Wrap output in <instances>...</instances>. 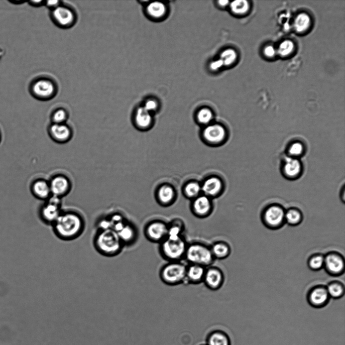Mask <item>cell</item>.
Returning <instances> with one entry per match:
<instances>
[{"mask_svg":"<svg viewBox=\"0 0 345 345\" xmlns=\"http://www.w3.org/2000/svg\"><path fill=\"white\" fill-rule=\"evenodd\" d=\"M224 66L223 62L220 59L212 62L210 64V68L213 71H217Z\"/></svg>","mask_w":345,"mask_h":345,"instance_id":"43","label":"cell"},{"mask_svg":"<svg viewBox=\"0 0 345 345\" xmlns=\"http://www.w3.org/2000/svg\"><path fill=\"white\" fill-rule=\"evenodd\" d=\"M295 49V44L291 40H285L279 45L277 52L282 57H286L292 54Z\"/></svg>","mask_w":345,"mask_h":345,"instance_id":"38","label":"cell"},{"mask_svg":"<svg viewBox=\"0 0 345 345\" xmlns=\"http://www.w3.org/2000/svg\"><path fill=\"white\" fill-rule=\"evenodd\" d=\"M218 3V5L222 8H225L230 4V2L227 0H222V1H219Z\"/></svg>","mask_w":345,"mask_h":345,"instance_id":"44","label":"cell"},{"mask_svg":"<svg viewBox=\"0 0 345 345\" xmlns=\"http://www.w3.org/2000/svg\"><path fill=\"white\" fill-rule=\"evenodd\" d=\"M237 58L236 51L233 49L229 48L222 52L220 59L223 62L224 66H229L234 63Z\"/></svg>","mask_w":345,"mask_h":345,"instance_id":"35","label":"cell"},{"mask_svg":"<svg viewBox=\"0 0 345 345\" xmlns=\"http://www.w3.org/2000/svg\"><path fill=\"white\" fill-rule=\"evenodd\" d=\"M59 239L71 241L79 238L86 229V221L79 213L72 211L62 212L51 226Z\"/></svg>","mask_w":345,"mask_h":345,"instance_id":"1","label":"cell"},{"mask_svg":"<svg viewBox=\"0 0 345 345\" xmlns=\"http://www.w3.org/2000/svg\"><path fill=\"white\" fill-rule=\"evenodd\" d=\"M312 19L310 16L305 13L298 14L294 21V27L296 32L303 33L307 31L311 25Z\"/></svg>","mask_w":345,"mask_h":345,"instance_id":"27","label":"cell"},{"mask_svg":"<svg viewBox=\"0 0 345 345\" xmlns=\"http://www.w3.org/2000/svg\"><path fill=\"white\" fill-rule=\"evenodd\" d=\"M324 266L331 274L340 275L345 268L344 259L341 255L337 253H330L325 257Z\"/></svg>","mask_w":345,"mask_h":345,"instance_id":"17","label":"cell"},{"mask_svg":"<svg viewBox=\"0 0 345 345\" xmlns=\"http://www.w3.org/2000/svg\"><path fill=\"white\" fill-rule=\"evenodd\" d=\"M33 195L38 199L47 200L51 196L49 181L44 179H38L34 181L31 186Z\"/></svg>","mask_w":345,"mask_h":345,"instance_id":"23","label":"cell"},{"mask_svg":"<svg viewBox=\"0 0 345 345\" xmlns=\"http://www.w3.org/2000/svg\"><path fill=\"white\" fill-rule=\"evenodd\" d=\"M148 14L152 17L160 18L164 16L166 8L164 3L161 2H153L149 4L147 8Z\"/></svg>","mask_w":345,"mask_h":345,"instance_id":"29","label":"cell"},{"mask_svg":"<svg viewBox=\"0 0 345 345\" xmlns=\"http://www.w3.org/2000/svg\"><path fill=\"white\" fill-rule=\"evenodd\" d=\"M282 169L286 178L294 180L301 176L303 166L299 159L288 157L285 159Z\"/></svg>","mask_w":345,"mask_h":345,"instance_id":"18","label":"cell"},{"mask_svg":"<svg viewBox=\"0 0 345 345\" xmlns=\"http://www.w3.org/2000/svg\"><path fill=\"white\" fill-rule=\"evenodd\" d=\"M93 245L100 254L108 257L118 255L124 247L117 233L112 229L97 230Z\"/></svg>","mask_w":345,"mask_h":345,"instance_id":"2","label":"cell"},{"mask_svg":"<svg viewBox=\"0 0 345 345\" xmlns=\"http://www.w3.org/2000/svg\"><path fill=\"white\" fill-rule=\"evenodd\" d=\"M308 265L310 269L319 270L325 265V257L322 255H316L310 258Z\"/></svg>","mask_w":345,"mask_h":345,"instance_id":"39","label":"cell"},{"mask_svg":"<svg viewBox=\"0 0 345 345\" xmlns=\"http://www.w3.org/2000/svg\"><path fill=\"white\" fill-rule=\"evenodd\" d=\"M196 118L200 124L205 126L213 123L214 115L210 109L203 108L198 111Z\"/></svg>","mask_w":345,"mask_h":345,"instance_id":"30","label":"cell"},{"mask_svg":"<svg viewBox=\"0 0 345 345\" xmlns=\"http://www.w3.org/2000/svg\"><path fill=\"white\" fill-rule=\"evenodd\" d=\"M184 260L188 264L199 265L206 268L212 266L216 260L211 247L201 242L188 244Z\"/></svg>","mask_w":345,"mask_h":345,"instance_id":"4","label":"cell"},{"mask_svg":"<svg viewBox=\"0 0 345 345\" xmlns=\"http://www.w3.org/2000/svg\"><path fill=\"white\" fill-rule=\"evenodd\" d=\"M48 133L54 142L60 144H66L70 142L74 135L72 128L67 123L62 124L51 123L48 127Z\"/></svg>","mask_w":345,"mask_h":345,"instance_id":"12","label":"cell"},{"mask_svg":"<svg viewBox=\"0 0 345 345\" xmlns=\"http://www.w3.org/2000/svg\"><path fill=\"white\" fill-rule=\"evenodd\" d=\"M202 192L204 195L210 197H217L224 189V184L219 177L213 176L207 178L201 185Z\"/></svg>","mask_w":345,"mask_h":345,"instance_id":"16","label":"cell"},{"mask_svg":"<svg viewBox=\"0 0 345 345\" xmlns=\"http://www.w3.org/2000/svg\"><path fill=\"white\" fill-rule=\"evenodd\" d=\"M231 11L235 14L242 15L249 11L250 5L245 0H236L230 4Z\"/></svg>","mask_w":345,"mask_h":345,"instance_id":"31","label":"cell"},{"mask_svg":"<svg viewBox=\"0 0 345 345\" xmlns=\"http://www.w3.org/2000/svg\"><path fill=\"white\" fill-rule=\"evenodd\" d=\"M308 297L310 305L316 308H321L328 303L330 296L327 288L319 287L310 291Z\"/></svg>","mask_w":345,"mask_h":345,"instance_id":"22","label":"cell"},{"mask_svg":"<svg viewBox=\"0 0 345 345\" xmlns=\"http://www.w3.org/2000/svg\"><path fill=\"white\" fill-rule=\"evenodd\" d=\"M63 4L62 2L59 0H55V1H45V6L51 11L55 10L60 5Z\"/></svg>","mask_w":345,"mask_h":345,"instance_id":"41","label":"cell"},{"mask_svg":"<svg viewBox=\"0 0 345 345\" xmlns=\"http://www.w3.org/2000/svg\"><path fill=\"white\" fill-rule=\"evenodd\" d=\"M144 233L151 242L159 244L167 236L168 223L158 220L150 221L145 226Z\"/></svg>","mask_w":345,"mask_h":345,"instance_id":"9","label":"cell"},{"mask_svg":"<svg viewBox=\"0 0 345 345\" xmlns=\"http://www.w3.org/2000/svg\"><path fill=\"white\" fill-rule=\"evenodd\" d=\"M206 268L199 265L188 264L187 267L186 284L198 285L203 282Z\"/></svg>","mask_w":345,"mask_h":345,"instance_id":"21","label":"cell"},{"mask_svg":"<svg viewBox=\"0 0 345 345\" xmlns=\"http://www.w3.org/2000/svg\"><path fill=\"white\" fill-rule=\"evenodd\" d=\"M143 107L148 112L152 114L155 112L158 108V104L157 102L155 100L150 99L147 100L143 106Z\"/></svg>","mask_w":345,"mask_h":345,"instance_id":"40","label":"cell"},{"mask_svg":"<svg viewBox=\"0 0 345 345\" xmlns=\"http://www.w3.org/2000/svg\"><path fill=\"white\" fill-rule=\"evenodd\" d=\"M201 192V185L197 182H189L184 188V192L187 197L193 199L200 196V193Z\"/></svg>","mask_w":345,"mask_h":345,"instance_id":"32","label":"cell"},{"mask_svg":"<svg viewBox=\"0 0 345 345\" xmlns=\"http://www.w3.org/2000/svg\"><path fill=\"white\" fill-rule=\"evenodd\" d=\"M49 182L52 195L61 199L70 193L72 188L70 179L63 175L53 176Z\"/></svg>","mask_w":345,"mask_h":345,"instance_id":"15","label":"cell"},{"mask_svg":"<svg viewBox=\"0 0 345 345\" xmlns=\"http://www.w3.org/2000/svg\"><path fill=\"white\" fill-rule=\"evenodd\" d=\"M57 91L56 82L48 78L38 79L32 86V92L34 96L44 101L53 99L56 95Z\"/></svg>","mask_w":345,"mask_h":345,"instance_id":"8","label":"cell"},{"mask_svg":"<svg viewBox=\"0 0 345 345\" xmlns=\"http://www.w3.org/2000/svg\"><path fill=\"white\" fill-rule=\"evenodd\" d=\"M225 279L222 269L212 265L206 268L203 283L210 290L217 291L223 287Z\"/></svg>","mask_w":345,"mask_h":345,"instance_id":"13","label":"cell"},{"mask_svg":"<svg viewBox=\"0 0 345 345\" xmlns=\"http://www.w3.org/2000/svg\"><path fill=\"white\" fill-rule=\"evenodd\" d=\"M0 139H1V136H0Z\"/></svg>","mask_w":345,"mask_h":345,"instance_id":"46","label":"cell"},{"mask_svg":"<svg viewBox=\"0 0 345 345\" xmlns=\"http://www.w3.org/2000/svg\"><path fill=\"white\" fill-rule=\"evenodd\" d=\"M70 115L68 111L64 108H58L55 110L51 114V123L62 124L66 123Z\"/></svg>","mask_w":345,"mask_h":345,"instance_id":"33","label":"cell"},{"mask_svg":"<svg viewBox=\"0 0 345 345\" xmlns=\"http://www.w3.org/2000/svg\"><path fill=\"white\" fill-rule=\"evenodd\" d=\"M207 345H231L228 335L221 330H215L210 333L206 340Z\"/></svg>","mask_w":345,"mask_h":345,"instance_id":"26","label":"cell"},{"mask_svg":"<svg viewBox=\"0 0 345 345\" xmlns=\"http://www.w3.org/2000/svg\"><path fill=\"white\" fill-rule=\"evenodd\" d=\"M330 297L334 299H338L343 296L344 288L340 283L334 282L331 283L327 288Z\"/></svg>","mask_w":345,"mask_h":345,"instance_id":"37","label":"cell"},{"mask_svg":"<svg viewBox=\"0 0 345 345\" xmlns=\"http://www.w3.org/2000/svg\"><path fill=\"white\" fill-rule=\"evenodd\" d=\"M285 213L282 207L278 205H271L264 212V223L269 228H279L283 226L285 221Z\"/></svg>","mask_w":345,"mask_h":345,"instance_id":"11","label":"cell"},{"mask_svg":"<svg viewBox=\"0 0 345 345\" xmlns=\"http://www.w3.org/2000/svg\"><path fill=\"white\" fill-rule=\"evenodd\" d=\"M185 229V225L184 222L180 219H175L168 223L167 236L179 237L183 236Z\"/></svg>","mask_w":345,"mask_h":345,"instance_id":"28","label":"cell"},{"mask_svg":"<svg viewBox=\"0 0 345 345\" xmlns=\"http://www.w3.org/2000/svg\"><path fill=\"white\" fill-rule=\"evenodd\" d=\"M188 245L184 236H167L159 244V253L168 262L182 261L185 259Z\"/></svg>","mask_w":345,"mask_h":345,"instance_id":"3","label":"cell"},{"mask_svg":"<svg viewBox=\"0 0 345 345\" xmlns=\"http://www.w3.org/2000/svg\"><path fill=\"white\" fill-rule=\"evenodd\" d=\"M213 208L212 199L204 195L199 196L193 199L191 205L193 214L200 219H205L211 216Z\"/></svg>","mask_w":345,"mask_h":345,"instance_id":"14","label":"cell"},{"mask_svg":"<svg viewBox=\"0 0 345 345\" xmlns=\"http://www.w3.org/2000/svg\"><path fill=\"white\" fill-rule=\"evenodd\" d=\"M153 121L151 113L143 107L138 108L133 116V122L136 128L140 130H146L151 128Z\"/></svg>","mask_w":345,"mask_h":345,"instance_id":"19","label":"cell"},{"mask_svg":"<svg viewBox=\"0 0 345 345\" xmlns=\"http://www.w3.org/2000/svg\"><path fill=\"white\" fill-rule=\"evenodd\" d=\"M305 152V147L303 143L297 141L292 143L288 149L289 157L298 158L302 156Z\"/></svg>","mask_w":345,"mask_h":345,"instance_id":"36","label":"cell"},{"mask_svg":"<svg viewBox=\"0 0 345 345\" xmlns=\"http://www.w3.org/2000/svg\"><path fill=\"white\" fill-rule=\"evenodd\" d=\"M265 56L268 58H272L277 53V50L271 45H268L265 47L263 51Z\"/></svg>","mask_w":345,"mask_h":345,"instance_id":"42","label":"cell"},{"mask_svg":"<svg viewBox=\"0 0 345 345\" xmlns=\"http://www.w3.org/2000/svg\"><path fill=\"white\" fill-rule=\"evenodd\" d=\"M45 1H34L30 3L34 6L40 7L45 5Z\"/></svg>","mask_w":345,"mask_h":345,"instance_id":"45","label":"cell"},{"mask_svg":"<svg viewBox=\"0 0 345 345\" xmlns=\"http://www.w3.org/2000/svg\"><path fill=\"white\" fill-rule=\"evenodd\" d=\"M210 247L215 260L225 259L230 255L231 253L230 245L224 241H217Z\"/></svg>","mask_w":345,"mask_h":345,"instance_id":"25","label":"cell"},{"mask_svg":"<svg viewBox=\"0 0 345 345\" xmlns=\"http://www.w3.org/2000/svg\"><path fill=\"white\" fill-rule=\"evenodd\" d=\"M176 193L173 187L168 185L160 186L157 191V198L160 204L167 206L171 205L175 200Z\"/></svg>","mask_w":345,"mask_h":345,"instance_id":"24","label":"cell"},{"mask_svg":"<svg viewBox=\"0 0 345 345\" xmlns=\"http://www.w3.org/2000/svg\"><path fill=\"white\" fill-rule=\"evenodd\" d=\"M117 233L124 247L133 245L138 237L137 228L128 221Z\"/></svg>","mask_w":345,"mask_h":345,"instance_id":"20","label":"cell"},{"mask_svg":"<svg viewBox=\"0 0 345 345\" xmlns=\"http://www.w3.org/2000/svg\"><path fill=\"white\" fill-rule=\"evenodd\" d=\"M202 136L204 142L212 146L220 145L227 139L228 131L223 125L212 123L204 126Z\"/></svg>","mask_w":345,"mask_h":345,"instance_id":"7","label":"cell"},{"mask_svg":"<svg viewBox=\"0 0 345 345\" xmlns=\"http://www.w3.org/2000/svg\"><path fill=\"white\" fill-rule=\"evenodd\" d=\"M302 215L297 209H292L285 213V221L291 226H297L301 223Z\"/></svg>","mask_w":345,"mask_h":345,"instance_id":"34","label":"cell"},{"mask_svg":"<svg viewBox=\"0 0 345 345\" xmlns=\"http://www.w3.org/2000/svg\"><path fill=\"white\" fill-rule=\"evenodd\" d=\"M207 345L206 344V345Z\"/></svg>","mask_w":345,"mask_h":345,"instance_id":"47","label":"cell"},{"mask_svg":"<svg viewBox=\"0 0 345 345\" xmlns=\"http://www.w3.org/2000/svg\"><path fill=\"white\" fill-rule=\"evenodd\" d=\"M187 267V265L182 261L168 262L160 270V278L164 284L169 286L186 284Z\"/></svg>","mask_w":345,"mask_h":345,"instance_id":"5","label":"cell"},{"mask_svg":"<svg viewBox=\"0 0 345 345\" xmlns=\"http://www.w3.org/2000/svg\"><path fill=\"white\" fill-rule=\"evenodd\" d=\"M62 212L61 198L52 195L42 207L40 218L45 224L52 226Z\"/></svg>","mask_w":345,"mask_h":345,"instance_id":"10","label":"cell"},{"mask_svg":"<svg viewBox=\"0 0 345 345\" xmlns=\"http://www.w3.org/2000/svg\"><path fill=\"white\" fill-rule=\"evenodd\" d=\"M51 18L55 24L63 29L72 27L77 21L76 11L72 8L63 4L51 11Z\"/></svg>","mask_w":345,"mask_h":345,"instance_id":"6","label":"cell"}]
</instances>
